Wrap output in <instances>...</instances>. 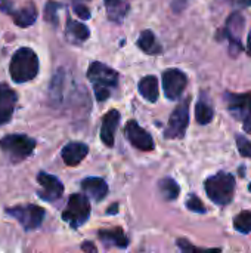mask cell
<instances>
[{"mask_svg":"<svg viewBox=\"0 0 251 253\" xmlns=\"http://www.w3.org/2000/svg\"><path fill=\"white\" fill-rule=\"evenodd\" d=\"M87 77L93 84L96 99L104 102L118 84V73L102 62H92L87 70Z\"/></svg>","mask_w":251,"mask_h":253,"instance_id":"1","label":"cell"},{"mask_svg":"<svg viewBox=\"0 0 251 253\" xmlns=\"http://www.w3.org/2000/svg\"><path fill=\"white\" fill-rule=\"evenodd\" d=\"M235 178L229 172H217L209 176L204 182L209 199L217 206H226L234 200L235 194Z\"/></svg>","mask_w":251,"mask_h":253,"instance_id":"2","label":"cell"},{"mask_svg":"<svg viewBox=\"0 0 251 253\" xmlns=\"http://www.w3.org/2000/svg\"><path fill=\"white\" fill-rule=\"evenodd\" d=\"M10 77L15 83L33 80L38 73V58L30 47H21L15 52L9 67Z\"/></svg>","mask_w":251,"mask_h":253,"instance_id":"3","label":"cell"},{"mask_svg":"<svg viewBox=\"0 0 251 253\" xmlns=\"http://www.w3.org/2000/svg\"><path fill=\"white\" fill-rule=\"evenodd\" d=\"M34 147L36 141L24 133H12L0 139V150L12 163H19L30 157L34 151Z\"/></svg>","mask_w":251,"mask_h":253,"instance_id":"4","label":"cell"},{"mask_svg":"<svg viewBox=\"0 0 251 253\" xmlns=\"http://www.w3.org/2000/svg\"><path fill=\"white\" fill-rule=\"evenodd\" d=\"M244 24H246L244 16L240 12H234L229 15V18L225 24V28H222L217 33V39H220V40L226 39L229 42V53L234 58H237L244 49V44L241 42Z\"/></svg>","mask_w":251,"mask_h":253,"instance_id":"5","label":"cell"},{"mask_svg":"<svg viewBox=\"0 0 251 253\" xmlns=\"http://www.w3.org/2000/svg\"><path fill=\"white\" fill-rule=\"evenodd\" d=\"M90 215V205L89 199L84 194H72L68 200L67 209L62 212V219L70 224L71 228H80Z\"/></svg>","mask_w":251,"mask_h":253,"instance_id":"6","label":"cell"},{"mask_svg":"<svg viewBox=\"0 0 251 253\" xmlns=\"http://www.w3.org/2000/svg\"><path fill=\"white\" fill-rule=\"evenodd\" d=\"M189 102L191 98H185L179 105L175 108L169 119V125L164 130V136L167 139H179L185 136L189 123Z\"/></svg>","mask_w":251,"mask_h":253,"instance_id":"7","label":"cell"},{"mask_svg":"<svg viewBox=\"0 0 251 253\" xmlns=\"http://www.w3.org/2000/svg\"><path fill=\"white\" fill-rule=\"evenodd\" d=\"M6 213L13 216L27 231L36 230L41 225L44 219V209L36 205H25V206H16L12 209H6Z\"/></svg>","mask_w":251,"mask_h":253,"instance_id":"8","label":"cell"},{"mask_svg":"<svg viewBox=\"0 0 251 253\" xmlns=\"http://www.w3.org/2000/svg\"><path fill=\"white\" fill-rule=\"evenodd\" d=\"M188 84V77L183 71L178 68H170L163 73V87L164 95L170 101H176L182 96L185 87Z\"/></svg>","mask_w":251,"mask_h":253,"instance_id":"9","label":"cell"},{"mask_svg":"<svg viewBox=\"0 0 251 253\" xmlns=\"http://www.w3.org/2000/svg\"><path fill=\"white\" fill-rule=\"evenodd\" d=\"M223 98L229 114L234 116L237 120L244 122L251 114V92H244V93L226 92Z\"/></svg>","mask_w":251,"mask_h":253,"instance_id":"10","label":"cell"},{"mask_svg":"<svg viewBox=\"0 0 251 253\" xmlns=\"http://www.w3.org/2000/svg\"><path fill=\"white\" fill-rule=\"evenodd\" d=\"M37 181L41 187V190L38 191V197L44 202H56L58 199L62 197L64 194V185L62 182L46 172H40L37 176Z\"/></svg>","mask_w":251,"mask_h":253,"instance_id":"11","label":"cell"},{"mask_svg":"<svg viewBox=\"0 0 251 253\" xmlns=\"http://www.w3.org/2000/svg\"><path fill=\"white\" fill-rule=\"evenodd\" d=\"M124 133L129 139V142L136 147L141 151H152L154 150V139L152 136L142 129L135 120H130L126 127H124Z\"/></svg>","mask_w":251,"mask_h":253,"instance_id":"12","label":"cell"},{"mask_svg":"<svg viewBox=\"0 0 251 253\" xmlns=\"http://www.w3.org/2000/svg\"><path fill=\"white\" fill-rule=\"evenodd\" d=\"M10 1L9 0H1L0 1V9L10 13V16L13 18V22L19 27H28V25H33L36 18H37V9L36 6L30 1L27 6L18 9V10H13L10 7Z\"/></svg>","mask_w":251,"mask_h":253,"instance_id":"13","label":"cell"},{"mask_svg":"<svg viewBox=\"0 0 251 253\" xmlns=\"http://www.w3.org/2000/svg\"><path fill=\"white\" fill-rule=\"evenodd\" d=\"M16 99L18 96L15 90H12L7 84L0 83V126L10 122L15 111Z\"/></svg>","mask_w":251,"mask_h":253,"instance_id":"14","label":"cell"},{"mask_svg":"<svg viewBox=\"0 0 251 253\" xmlns=\"http://www.w3.org/2000/svg\"><path fill=\"white\" fill-rule=\"evenodd\" d=\"M120 122V113L117 110L108 111L104 119H102V126H101V139L107 147L114 145V135L117 130Z\"/></svg>","mask_w":251,"mask_h":253,"instance_id":"15","label":"cell"},{"mask_svg":"<svg viewBox=\"0 0 251 253\" xmlns=\"http://www.w3.org/2000/svg\"><path fill=\"white\" fill-rule=\"evenodd\" d=\"M89 147L83 142H70L62 148V159L67 166H77L87 156Z\"/></svg>","mask_w":251,"mask_h":253,"instance_id":"16","label":"cell"},{"mask_svg":"<svg viewBox=\"0 0 251 253\" xmlns=\"http://www.w3.org/2000/svg\"><path fill=\"white\" fill-rule=\"evenodd\" d=\"M81 188L86 193V196H89L95 202L104 200L108 194V184L102 178H96V176L83 179Z\"/></svg>","mask_w":251,"mask_h":253,"instance_id":"17","label":"cell"},{"mask_svg":"<svg viewBox=\"0 0 251 253\" xmlns=\"http://www.w3.org/2000/svg\"><path fill=\"white\" fill-rule=\"evenodd\" d=\"M65 34L68 37V40L71 43H75V44H80L83 42H86L90 36V31L89 28L81 24V22H77V21H72L71 18L67 19V28H65Z\"/></svg>","mask_w":251,"mask_h":253,"instance_id":"18","label":"cell"},{"mask_svg":"<svg viewBox=\"0 0 251 253\" xmlns=\"http://www.w3.org/2000/svg\"><path fill=\"white\" fill-rule=\"evenodd\" d=\"M99 239L105 246H115V248H127L129 239L123 233L121 228H112V230H101L99 231Z\"/></svg>","mask_w":251,"mask_h":253,"instance_id":"19","label":"cell"},{"mask_svg":"<svg viewBox=\"0 0 251 253\" xmlns=\"http://www.w3.org/2000/svg\"><path fill=\"white\" fill-rule=\"evenodd\" d=\"M138 47L142 49L148 55H160L163 52L161 44L157 42V39L151 30H145L141 33V36L138 39Z\"/></svg>","mask_w":251,"mask_h":253,"instance_id":"20","label":"cell"},{"mask_svg":"<svg viewBox=\"0 0 251 253\" xmlns=\"http://www.w3.org/2000/svg\"><path fill=\"white\" fill-rule=\"evenodd\" d=\"M139 93L149 102H155L158 99V80L155 76H146L139 82Z\"/></svg>","mask_w":251,"mask_h":253,"instance_id":"21","label":"cell"},{"mask_svg":"<svg viewBox=\"0 0 251 253\" xmlns=\"http://www.w3.org/2000/svg\"><path fill=\"white\" fill-rule=\"evenodd\" d=\"M195 119L203 126L212 123V120L215 119V110H213L212 104L209 102V99L204 96H201L195 105Z\"/></svg>","mask_w":251,"mask_h":253,"instance_id":"22","label":"cell"},{"mask_svg":"<svg viewBox=\"0 0 251 253\" xmlns=\"http://www.w3.org/2000/svg\"><path fill=\"white\" fill-rule=\"evenodd\" d=\"M105 6H107V12H108V18L111 21L115 22H121L129 6H127V0H104Z\"/></svg>","mask_w":251,"mask_h":253,"instance_id":"23","label":"cell"},{"mask_svg":"<svg viewBox=\"0 0 251 253\" xmlns=\"http://www.w3.org/2000/svg\"><path fill=\"white\" fill-rule=\"evenodd\" d=\"M158 188H160V193L161 196L167 200V202H173L179 197V193H180V187L178 185V182L172 178H164L160 181L158 184Z\"/></svg>","mask_w":251,"mask_h":253,"instance_id":"24","label":"cell"},{"mask_svg":"<svg viewBox=\"0 0 251 253\" xmlns=\"http://www.w3.org/2000/svg\"><path fill=\"white\" fill-rule=\"evenodd\" d=\"M234 228L241 234L251 233V211H243L235 216Z\"/></svg>","mask_w":251,"mask_h":253,"instance_id":"25","label":"cell"},{"mask_svg":"<svg viewBox=\"0 0 251 253\" xmlns=\"http://www.w3.org/2000/svg\"><path fill=\"white\" fill-rule=\"evenodd\" d=\"M61 7H62L61 3L53 1V0H49V1L46 3V7H44V19H46L47 22L56 25V24H58V15H56V12H58Z\"/></svg>","mask_w":251,"mask_h":253,"instance_id":"26","label":"cell"},{"mask_svg":"<svg viewBox=\"0 0 251 253\" xmlns=\"http://www.w3.org/2000/svg\"><path fill=\"white\" fill-rule=\"evenodd\" d=\"M235 141H237V148H238V153L243 156V157H247L251 159V141L244 136V135H237L235 136Z\"/></svg>","mask_w":251,"mask_h":253,"instance_id":"27","label":"cell"},{"mask_svg":"<svg viewBox=\"0 0 251 253\" xmlns=\"http://www.w3.org/2000/svg\"><path fill=\"white\" fill-rule=\"evenodd\" d=\"M186 208L191 211V212H195V213H206L207 209L206 206L203 205V202L195 196V194H191L186 200Z\"/></svg>","mask_w":251,"mask_h":253,"instance_id":"28","label":"cell"},{"mask_svg":"<svg viewBox=\"0 0 251 253\" xmlns=\"http://www.w3.org/2000/svg\"><path fill=\"white\" fill-rule=\"evenodd\" d=\"M74 12L81 19H89L90 18V10L84 3H74Z\"/></svg>","mask_w":251,"mask_h":253,"instance_id":"29","label":"cell"},{"mask_svg":"<svg viewBox=\"0 0 251 253\" xmlns=\"http://www.w3.org/2000/svg\"><path fill=\"white\" fill-rule=\"evenodd\" d=\"M178 246H179L183 252H201V251H206V249H200V248L192 246L188 240H183V239H179V240H178Z\"/></svg>","mask_w":251,"mask_h":253,"instance_id":"30","label":"cell"},{"mask_svg":"<svg viewBox=\"0 0 251 253\" xmlns=\"http://www.w3.org/2000/svg\"><path fill=\"white\" fill-rule=\"evenodd\" d=\"M186 6V0H173V9L175 12H180Z\"/></svg>","mask_w":251,"mask_h":253,"instance_id":"31","label":"cell"},{"mask_svg":"<svg viewBox=\"0 0 251 253\" xmlns=\"http://www.w3.org/2000/svg\"><path fill=\"white\" fill-rule=\"evenodd\" d=\"M234 6H238V7H250L251 0H231Z\"/></svg>","mask_w":251,"mask_h":253,"instance_id":"32","label":"cell"},{"mask_svg":"<svg viewBox=\"0 0 251 253\" xmlns=\"http://www.w3.org/2000/svg\"><path fill=\"white\" fill-rule=\"evenodd\" d=\"M244 130L247 133H251V114L244 120Z\"/></svg>","mask_w":251,"mask_h":253,"instance_id":"33","label":"cell"},{"mask_svg":"<svg viewBox=\"0 0 251 253\" xmlns=\"http://www.w3.org/2000/svg\"><path fill=\"white\" fill-rule=\"evenodd\" d=\"M246 50H247V55L251 56V31L250 34H249V37H247V47H246Z\"/></svg>","mask_w":251,"mask_h":253,"instance_id":"34","label":"cell"},{"mask_svg":"<svg viewBox=\"0 0 251 253\" xmlns=\"http://www.w3.org/2000/svg\"><path fill=\"white\" fill-rule=\"evenodd\" d=\"M117 206H118V205H112V208L108 211V213H115V212H117Z\"/></svg>","mask_w":251,"mask_h":253,"instance_id":"35","label":"cell"},{"mask_svg":"<svg viewBox=\"0 0 251 253\" xmlns=\"http://www.w3.org/2000/svg\"><path fill=\"white\" fill-rule=\"evenodd\" d=\"M84 0H72V3H83Z\"/></svg>","mask_w":251,"mask_h":253,"instance_id":"36","label":"cell"},{"mask_svg":"<svg viewBox=\"0 0 251 253\" xmlns=\"http://www.w3.org/2000/svg\"><path fill=\"white\" fill-rule=\"evenodd\" d=\"M249 191H251V182H250V185H249Z\"/></svg>","mask_w":251,"mask_h":253,"instance_id":"37","label":"cell"}]
</instances>
